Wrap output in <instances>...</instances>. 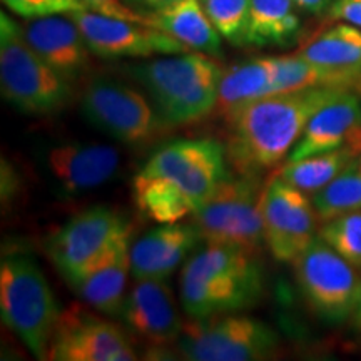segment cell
<instances>
[{"label": "cell", "instance_id": "cell-1", "mask_svg": "<svg viewBox=\"0 0 361 361\" xmlns=\"http://www.w3.org/2000/svg\"><path fill=\"white\" fill-rule=\"evenodd\" d=\"M343 89L311 87L258 99L226 123V156L236 174L261 176L281 162L310 119Z\"/></svg>", "mask_w": 361, "mask_h": 361}, {"label": "cell", "instance_id": "cell-2", "mask_svg": "<svg viewBox=\"0 0 361 361\" xmlns=\"http://www.w3.org/2000/svg\"><path fill=\"white\" fill-rule=\"evenodd\" d=\"M263 271L258 256L231 245L207 243L188 259L180 276V301L191 318L238 313L259 301Z\"/></svg>", "mask_w": 361, "mask_h": 361}, {"label": "cell", "instance_id": "cell-3", "mask_svg": "<svg viewBox=\"0 0 361 361\" xmlns=\"http://www.w3.org/2000/svg\"><path fill=\"white\" fill-rule=\"evenodd\" d=\"M169 128L196 123L214 111L224 69L204 52H183L126 67Z\"/></svg>", "mask_w": 361, "mask_h": 361}, {"label": "cell", "instance_id": "cell-4", "mask_svg": "<svg viewBox=\"0 0 361 361\" xmlns=\"http://www.w3.org/2000/svg\"><path fill=\"white\" fill-rule=\"evenodd\" d=\"M0 85L2 97L25 114H54L72 99V84L30 47L24 27L6 12L0 13Z\"/></svg>", "mask_w": 361, "mask_h": 361}, {"label": "cell", "instance_id": "cell-5", "mask_svg": "<svg viewBox=\"0 0 361 361\" xmlns=\"http://www.w3.org/2000/svg\"><path fill=\"white\" fill-rule=\"evenodd\" d=\"M57 300L37 263L8 256L0 264V314L35 358L47 360L59 316Z\"/></svg>", "mask_w": 361, "mask_h": 361}, {"label": "cell", "instance_id": "cell-6", "mask_svg": "<svg viewBox=\"0 0 361 361\" xmlns=\"http://www.w3.org/2000/svg\"><path fill=\"white\" fill-rule=\"evenodd\" d=\"M261 176L229 174L192 211V223L202 239L214 245H231L259 255L264 243Z\"/></svg>", "mask_w": 361, "mask_h": 361}, {"label": "cell", "instance_id": "cell-7", "mask_svg": "<svg viewBox=\"0 0 361 361\" xmlns=\"http://www.w3.org/2000/svg\"><path fill=\"white\" fill-rule=\"evenodd\" d=\"M176 343L191 361H259L273 358L279 338L259 319L228 313L184 324Z\"/></svg>", "mask_w": 361, "mask_h": 361}, {"label": "cell", "instance_id": "cell-8", "mask_svg": "<svg viewBox=\"0 0 361 361\" xmlns=\"http://www.w3.org/2000/svg\"><path fill=\"white\" fill-rule=\"evenodd\" d=\"M80 109L94 128L129 146H144L169 128L141 90L104 75L84 89Z\"/></svg>", "mask_w": 361, "mask_h": 361}, {"label": "cell", "instance_id": "cell-9", "mask_svg": "<svg viewBox=\"0 0 361 361\" xmlns=\"http://www.w3.org/2000/svg\"><path fill=\"white\" fill-rule=\"evenodd\" d=\"M295 276L311 311L323 322H350L361 288L358 269L316 236L293 261Z\"/></svg>", "mask_w": 361, "mask_h": 361}, {"label": "cell", "instance_id": "cell-10", "mask_svg": "<svg viewBox=\"0 0 361 361\" xmlns=\"http://www.w3.org/2000/svg\"><path fill=\"white\" fill-rule=\"evenodd\" d=\"M129 233H133L130 224L117 211L94 206L57 229L49 238L47 252L59 273L74 288Z\"/></svg>", "mask_w": 361, "mask_h": 361}, {"label": "cell", "instance_id": "cell-11", "mask_svg": "<svg viewBox=\"0 0 361 361\" xmlns=\"http://www.w3.org/2000/svg\"><path fill=\"white\" fill-rule=\"evenodd\" d=\"M226 162V146L216 139H179L157 149L141 173L176 184L197 206L231 174Z\"/></svg>", "mask_w": 361, "mask_h": 361}, {"label": "cell", "instance_id": "cell-12", "mask_svg": "<svg viewBox=\"0 0 361 361\" xmlns=\"http://www.w3.org/2000/svg\"><path fill=\"white\" fill-rule=\"evenodd\" d=\"M261 213L264 243L279 263H293L316 238L319 218L313 200L276 174L266 183Z\"/></svg>", "mask_w": 361, "mask_h": 361}, {"label": "cell", "instance_id": "cell-13", "mask_svg": "<svg viewBox=\"0 0 361 361\" xmlns=\"http://www.w3.org/2000/svg\"><path fill=\"white\" fill-rule=\"evenodd\" d=\"M47 360L134 361L137 355L117 324L74 303L59 316Z\"/></svg>", "mask_w": 361, "mask_h": 361}, {"label": "cell", "instance_id": "cell-14", "mask_svg": "<svg viewBox=\"0 0 361 361\" xmlns=\"http://www.w3.org/2000/svg\"><path fill=\"white\" fill-rule=\"evenodd\" d=\"M79 25L90 52L101 59L152 57L189 52L179 40L154 27L116 19L89 8L69 12Z\"/></svg>", "mask_w": 361, "mask_h": 361}, {"label": "cell", "instance_id": "cell-15", "mask_svg": "<svg viewBox=\"0 0 361 361\" xmlns=\"http://www.w3.org/2000/svg\"><path fill=\"white\" fill-rule=\"evenodd\" d=\"M351 149L361 154V96L341 90L311 117L288 161Z\"/></svg>", "mask_w": 361, "mask_h": 361}, {"label": "cell", "instance_id": "cell-16", "mask_svg": "<svg viewBox=\"0 0 361 361\" xmlns=\"http://www.w3.org/2000/svg\"><path fill=\"white\" fill-rule=\"evenodd\" d=\"M119 318L130 333L156 348L176 343L183 331L174 295L166 279H139L126 296Z\"/></svg>", "mask_w": 361, "mask_h": 361}, {"label": "cell", "instance_id": "cell-17", "mask_svg": "<svg viewBox=\"0 0 361 361\" xmlns=\"http://www.w3.org/2000/svg\"><path fill=\"white\" fill-rule=\"evenodd\" d=\"M24 34L30 47L67 82L75 84L89 72L92 52L69 13L29 19Z\"/></svg>", "mask_w": 361, "mask_h": 361}, {"label": "cell", "instance_id": "cell-18", "mask_svg": "<svg viewBox=\"0 0 361 361\" xmlns=\"http://www.w3.org/2000/svg\"><path fill=\"white\" fill-rule=\"evenodd\" d=\"M296 52L322 71L326 87L353 90L361 96V29L358 27L346 22L328 27Z\"/></svg>", "mask_w": 361, "mask_h": 361}, {"label": "cell", "instance_id": "cell-19", "mask_svg": "<svg viewBox=\"0 0 361 361\" xmlns=\"http://www.w3.org/2000/svg\"><path fill=\"white\" fill-rule=\"evenodd\" d=\"M47 169L71 196L102 186L119 169V152L106 144H61L47 154Z\"/></svg>", "mask_w": 361, "mask_h": 361}, {"label": "cell", "instance_id": "cell-20", "mask_svg": "<svg viewBox=\"0 0 361 361\" xmlns=\"http://www.w3.org/2000/svg\"><path fill=\"white\" fill-rule=\"evenodd\" d=\"M202 239L196 224H162L130 246V274L139 279H168Z\"/></svg>", "mask_w": 361, "mask_h": 361}, {"label": "cell", "instance_id": "cell-21", "mask_svg": "<svg viewBox=\"0 0 361 361\" xmlns=\"http://www.w3.org/2000/svg\"><path fill=\"white\" fill-rule=\"evenodd\" d=\"M130 273V233L116 243L109 255L72 290L99 313L121 316L126 301V283Z\"/></svg>", "mask_w": 361, "mask_h": 361}, {"label": "cell", "instance_id": "cell-22", "mask_svg": "<svg viewBox=\"0 0 361 361\" xmlns=\"http://www.w3.org/2000/svg\"><path fill=\"white\" fill-rule=\"evenodd\" d=\"M274 72V57L251 59L224 69L214 107L216 116L228 123L250 104L273 96Z\"/></svg>", "mask_w": 361, "mask_h": 361}, {"label": "cell", "instance_id": "cell-23", "mask_svg": "<svg viewBox=\"0 0 361 361\" xmlns=\"http://www.w3.org/2000/svg\"><path fill=\"white\" fill-rule=\"evenodd\" d=\"M147 25L169 34L189 51L221 56V34L209 20L201 0H179L173 6L147 13Z\"/></svg>", "mask_w": 361, "mask_h": 361}, {"label": "cell", "instance_id": "cell-24", "mask_svg": "<svg viewBox=\"0 0 361 361\" xmlns=\"http://www.w3.org/2000/svg\"><path fill=\"white\" fill-rule=\"evenodd\" d=\"M295 0H250L247 45L286 47L301 29Z\"/></svg>", "mask_w": 361, "mask_h": 361}, {"label": "cell", "instance_id": "cell-25", "mask_svg": "<svg viewBox=\"0 0 361 361\" xmlns=\"http://www.w3.org/2000/svg\"><path fill=\"white\" fill-rule=\"evenodd\" d=\"M134 201L139 211L161 224L179 223L192 214L196 202L183 189L161 178L139 173L134 178Z\"/></svg>", "mask_w": 361, "mask_h": 361}, {"label": "cell", "instance_id": "cell-26", "mask_svg": "<svg viewBox=\"0 0 361 361\" xmlns=\"http://www.w3.org/2000/svg\"><path fill=\"white\" fill-rule=\"evenodd\" d=\"M358 157L360 156L351 149H338V151L310 156L300 161H288L274 174L300 191L316 194L319 189L328 186L343 171L348 169Z\"/></svg>", "mask_w": 361, "mask_h": 361}, {"label": "cell", "instance_id": "cell-27", "mask_svg": "<svg viewBox=\"0 0 361 361\" xmlns=\"http://www.w3.org/2000/svg\"><path fill=\"white\" fill-rule=\"evenodd\" d=\"M318 218L328 221L335 216L361 209V166L358 159L336 176L328 186L313 194Z\"/></svg>", "mask_w": 361, "mask_h": 361}, {"label": "cell", "instance_id": "cell-28", "mask_svg": "<svg viewBox=\"0 0 361 361\" xmlns=\"http://www.w3.org/2000/svg\"><path fill=\"white\" fill-rule=\"evenodd\" d=\"M201 6L221 37L236 47L247 45L250 0H201Z\"/></svg>", "mask_w": 361, "mask_h": 361}, {"label": "cell", "instance_id": "cell-29", "mask_svg": "<svg viewBox=\"0 0 361 361\" xmlns=\"http://www.w3.org/2000/svg\"><path fill=\"white\" fill-rule=\"evenodd\" d=\"M318 236L351 266L361 269V209L323 221Z\"/></svg>", "mask_w": 361, "mask_h": 361}, {"label": "cell", "instance_id": "cell-30", "mask_svg": "<svg viewBox=\"0 0 361 361\" xmlns=\"http://www.w3.org/2000/svg\"><path fill=\"white\" fill-rule=\"evenodd\" d=\"M273 94H290L311 87H326L322 71L311 64L300 52L274 57Z\"/></svg>", "mask_w": 361, "mask_h": 361}, {"label": "cell", "instance_id": "cell-31", "mask_svg": "<svg viewBox=\"0 0 361 361\" xmlns=\"http://www.w3.org/2000/svg\"><path fill=\"white\" fill-rule=\"evenodd\" d=\"M2 2L13 13L24 17L27 20L85 8L82 0H2Z\"/></svg>", "mask_w": 361, "mask_h": 361}, {"label": "cell", "instance_id": "cell-32", "mask_svg": "<svg viewBox=\"0 0 361 361\" xmlns=\"http://www.w3.org/2000/svg\"><path fill=\"white\" fill-rule=\"evenodd\" d=\"M85 8L89 11L102 13L107 17H116V19L133 20L139 24L147 25V13H139L130 8L124 0H82Z\"/></svg>", "mask_w": 361, "mask_h": 361}, {"label": "cell", "instance_id": "cell-33", "mask_svg": "<svg viewBox=\"0 0 361 361\" xmlns=\"http://www.w3.org/2000/svg\"><path fill=\"white\" fill-rule=\"evenodd\" d=\"M329 17L361 29V0H333Z\"/></svg>", "mask_w": 361, "mask_h": 361}, {"label": "cell", "instance_id": "cell-34", "mask_svg": "<svg viewBox=\"0 0 361 361\" xmlns=\"http://www.w3.org/2000/svg\"><path fill=\"white\" fill-rule=\"evenodd\" d=\"M295 2L301 11L310 13H323L329 11L333 0H295Z\"/></svg>", "mask_w": 361, "mask_h": 361}, {"label": "cell", "instance_id": "cell-35", "mask_svg": "<svg viewBox=\"0 0 361 361\" xmlns=\"http://www.w3.org/2000/svg\"><path fill=\"white\" fill-rule=\"evenodd\" d=\"M129 2L139 4V6L151 8V11H161V8L173 6V4L179 2V0H129Z\"/></svg>", "mask_w": 361, "mask_h": 361}, {"label": "cell", "instance_id": "cell-36", "mask_svg": "<svg viewBox=\"0 0 361 361\" xmlns=\"http://www.w3.org/2000/svg\"><path fill=\"white\" fill-rule=\"evenodd\" d=\"M351 326H353L356 331H361V288H360V296H358V303H356V308L353 311L350 318Z\"/></svg>", "mask_w": 361, "mask_h": 361}, {"label": "cell", "instance_id": "cell-37", "mask_svg": "<svg viewBox=\"0 0 361 361\" xmlns=\"http://www.w3.org/2000/svg\"><path fill=\"white\" fill-rule=\"evenodd\" d=\"M358 162H360V166H361V154H360V157H358Z\"/></svg>", "mask_w": 361, "mask_h": 361}]
</instances>
